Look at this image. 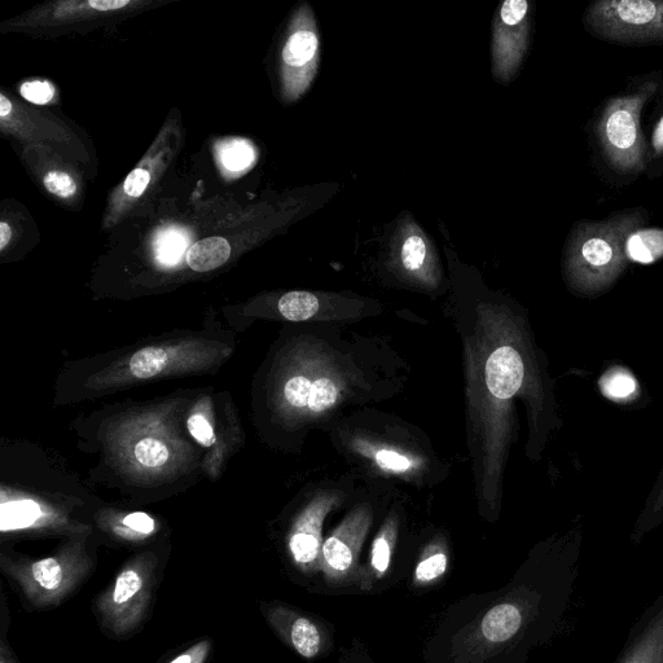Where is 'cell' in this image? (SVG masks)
<instances>
[{
	"label": "cell",
	"instance_id": "1",
	"mask_svg": "<svg viewBox=\"0 0 663 663\" xmlns=\"http://www.w3.org/2000/svg\"><path fill=\"white\" fill-rule=\"evenodd\" d=\"M648 221L644 209H629L603 221H582L573 227L562 257L566 287L579 298L603 296L629 267L627 244Z\"/></svg>",
	"mask_w": 663,
	"mask_h": 663
},
{
	"label": "cell",
	"instance_id": "2",
	"mask_svg": "<svg viewBox=\"0 0 663 663\" xmlns=\"http://www.w3.org/2000/svg\"><path fill=\"white\" fill-rule=\"evenodd\" d=\"M162 577L155 553L127 561L92 601V612L103 634L118 641L138 634L151 616Z\"/></svg>",
	"mask_w": 663,
	"mask_h": 663
},
{
	"label": "cell",
	"instance_id": "3",
	"mask_svg": "<svg viewBox=\"0 0 663 663\" xmlns=\"http://www.w3.org/2000/svg\"><path fill=\"white\" fill-rule=\"evenodd\" d=\"M0 568L26 608L48 610L60 607L89 581L95 562L73 546L42 559L3 556Z\"/></svg>",
	"mask_w": 663,
	"mask_h": 663
},
{
	"label": "cell",
	"instance_id": "4",
	"mask_svg": "<svg viewBox=\"0 0 663 663\" xmlns=\"http://www.w3.org/2000/svg\"><path fill=\"white\" fill-rule=\"evenodd\" d=\"M657 89V79H648L631 92L610 99L600 114L597 140L605 161L618 173L639 174L647 164L641 114Z\"/></svg>",
	"mask_w": 663,
	"mask_h": 663
},
{
	"label": "cell",
	"instance_id": "5",
	"mask_svg": "<svg viewBox=\"0 0 663 663\" xmlns=\"http://www.w3.org/2000/svg\"><path fill=\"white\" fill-rule=\"evenodd\" d=\"M582 23L592 37L613 45H662L663 0H597Z\"/></svg>",
	"mask_w": 663,
	"mask_h": 663
},
{
	"label": "cell",
	"instance_id": "6",
	"mask_svg": "<svg viewBox=\"0 0 663 663\" xmlns=\"http://www.w3.org/2000/svg\"><path fill=\"white\" fill-rule=\"evenodd\" d=\"M530 6L526 0H507L495 17L493 70L502 83L516 77L528 52Z\"/></svg>",
	"mask_w": 663,
	"mask_h": 663
},
{
	"label": "cell",
	"instance_id": "7",
	"mask_svg": "<svg viewBox=\"0 0 663 663\" xmlns=\"http://www.w3.org/2000/svg\"><path fill=\"white\" fill-rule=\"evenodd\" d=\"M259 608L271 630L298 656L314 660L327 648L326 630L301 610L280 601H262Z\"/></svg>",
	"mask_w": 663,
	"mask_h": 663
},
{
	"label": "cell",
	"instance_id": "8",
	"mask_svg": "<svg viewBox=\"0 0 663 663\" xmlns=\"http://www.w3.org/2000/svg\"><path fill=\"white\" fill-rule=\"evenodd\" d=\"M366 529L367 522L362 518L350 520L323 543L320 570L327 582L348 585L360 581L359 551Z\"/></svg>",
	"mask_w": 663,
	"mask_h": 663
},
{
	"label": "cell",
	"instance_id": "9",
	"mask_svg": "<svg viewBox=\"0 0 663 663\" xmlns=\"http://www.w3.org/2000/svg\"><path fill=\"white\" fill-rule=\"evenodd\" d=\"M319 38L313 28L294 30L283 50V63L291 78L294 96L301 95L313 81L318 68Z\"/></svg>",
	"mask_w": 663,
	"mask_h": 663
},
{
	"label": "cell",
	"instance_id": "10",
	"mask_svg": "<svg viewBox=\"0 0 663 663\" xmlns=\"http://www.w3.org/2000/svg\"><path fill=\"white\" fill-rule=\"evenodd\" d=\"M326 509L316 508L298 521L288 540L289 555L301 573L313 574L322 564V522Z\"/></svg>",
	"mask_w": 663,
	"mask_h": 663
},
{
	"label": "cell",
	"instance_id": "11",
	"mask_svg": "<svg viewBox=\"0 0 663 663\" xmlns=\"http://www.w3.org/2000/svg\"><path fill=\"white\" fill-rule=\"evenodd\" d=\"M526 366L524 357L513 346L495 350L486 363V384L498 399H511L524 386Z\"/></svg>",
	"mask_w": 663,
	"mask_h": 663
},
{
	"label": "cell",
	"instance_id": "12",
	"mask_svg": "<svg viewBox=\"0 0 663 663\" xmlns=\"http://www.w3.org/2000/svg\"><path fill=\"white\" fill-rule=\"evenodd\" d=\"M231 257V245L223 237L197 241L187 252V263L193 271L208 272L225 265Z\"/></svg>",
	"mask_w": 663,
	"mask_h": 663
},
{
	"label": "cell",
	"instance_id": "13",
	"mask_svg": "<svg viewBox=\"0 0 663 663\" xmlns=\"http://www.w3.org/2000/svg\"><path fill=\"white\" fill-rule=\"evenodd\" d=\"M394 544V531L386 529L377 537L373 543L371 553L370 572H367L360 578V587L362 590H370L373 583L383 578L388 572L390 562H392Z\"/></svg>",
	"mask_w": 663,
	"mask_h": 663
},
{
	"label": "cell",
	"instance_id": "14",
	"mask_svg": "<svg viewBox=\"0 0 663 663\" xmlns=\"http://www.w3.org/2000/svg\"><path fill=\"white\" fill-rule=\"evenodd\" d=\"M42 509L33 500L3 504L0 528L3 533L33 528L41 520Z\"/></svg>",
	"mask_w": 663,
	"mask_h": 663
},
{
	"label": "cell",
	"instance_id": "15",
	"mask_svg": "<svg viewBox=\"0 0 663 663\" xmlns=\"http://www.w3.org/2000/svg\"><path fill=\"white\" fill-rule=\"evenodd\" d=\"M630 261L652 263L663 256V231L641 230L630 237L627 244Z\"/></svg>",
	"mask_w": 663,
	"mask_h": 663
},
{
	"label": "cell",
	"instance_id": "16",
	"mask_svg": "<svg viewBox=\"0 0 663 663\" xmlns=\"http://www.w3.org/2000/svg\"><path fill=\"white\" fill-rule=\"evenodd\" d=\"M600 390L612 401L626 402L638 393L639 385L626 368L614 367L600 377Z\"/></svg>",
	"mask_w": 663,
	"mask_h": 663
},
{
	"label": "cell",
	"instance_id": "17",
	"mask_svg": "<svg viewBox=\"0 0 663 663\" xmlns=\"http://www.w3.org/2000/svg\"><path fill=\"white\" fill-rule=\"evenodd\" d=\"M278 306L285 319L304 322L318 313L319 300L313 293L291 292L280 298Z\"/></svg>",
	"mask_w": 663,
	"mask_h": 663
},
{
	"label": "cell",
	"instance_id": "18",
	"mask_svg": "<svg viewBox=\"0 0 663 663\" xmlns=\"http://www.w3.org/2000/svg\"><path fill=\"white\" fill-rule=\"evenodd\" d=\"M190 243L188 236L177 228H169L158 234L155 241V253L162 265L173 266L180 261Z\"/></svg>",
	"mask_w": 663,
	"mask_h": 663
},
{
	"label": "cell",
	"instance_id": "19",
	"mask_svg": "<svg viewBox=\"0 0 663 663\" xmlns=\"http://www.w3.org/2000/svg\"><path fill=\"white\" fill-rule=\"evenodd\" d=\"M168 353L162 348L139 350L130 360V371L136 379H151L160 375L168 364Z\"/></svg>",
	"mask_w": 663,
	"mask_h": 663
},
{
	"label": "cell",
	"instance_id": "20",
	"mask_svg": "<svg viewBox=\"0 0 663 663\" xmlns=\"http://www.w3.org/2000/svg\"><path fill=\"white\" fill-rule=\"evenodd\" d=\"M447 566H449V557L441 548L429 551L421 559L415 570V585L428 586L438 581L445 575Z\"/></svg>",
	"mask_w": 663,
	"mask_h": 663
},
{
	"label": "cell",
	"instance_id": "21",
	"mask_svg": "<svg viewBox=\"0 0 663 663\" xmlns=\"http://www.w3.org/2000/svg\"><path fill=\"white\" fill-rule=\"evenodd\" d=\"M429 257V243L421 232H412L402 243V265L407 271L416 272L423 269Z\"/></svg>",
	"mask_w": 663,
	"mask_h": 663
},
{
	"label": "cell",
	"instance_id": "22",
	"mask_svg": "<svg viewBox=\"0 0 663 663\" xmlns=\"http://www.w3.org/2000/svg\"><path fill=\"white\" fill-rule=\"evenodd\" d=\"M256 158L252 144L245 140H230L221 147V161L225 168L240 171L249 168Z\"/></svg>",
	"mask_w": 663,
	"mask_h": 663
},
{
	"label": "cell",
	"instance_id": "23",
	"mask_svg": "<svg viewBox=\"0 0 663 663\" xmlns=\"http://www.w3.org/2000/svg\"><path fill=\"white\" fill-rule=\"evenodd\" d=\"M214 641L208 636L197 639L193 643L184 645L179 651L165 656L158 663H208L212 658Z\"/></svg>",
	"mask_w": 663,
	"mask_h": 663
},
{
	"label": "cell",
	"instance_id": "24",
	"mask_svg": "<svg viewBox=\"0 0 663 663\" xmlns=\"http://www.w3.org/2000/svg\"><path fill=\"white\" fill-rule=\"evenodd\" d=\"M663 521V467L660 474H658L656 482H654L653 489L649 493L647 502L638 521V528L640 531L653 528L654 525L660 524Z\"/></svg>",
	"mask_w": 663,
	"mask_h": 663
},
{
	"label": "cell",
	"instance_id": "25",
	"mask_svg": "<svg viewBox=\"0 0 663 663\" xmlns=\"http://www.w3.org/2000/svg\"><path fill=\"white\" fill-rule=\"evenodd\" d=\"M134 455L144 467L156 468L168 463L170 452L160 439L144 438L136 443Z\"/></svg>",
	"mask_w": 663,
	"mask_h": 663
},
{
	"label": "cell",
	"instance_id": "26",
	"mask_svg": "<svg viewBox=\"0 0 663 663\" xmlns=\"http://www.w3.org/2000/svg\"><path fill=\"white\" fill-rule=\"evenodd\" d=\"M121 537L124 538H148L156 531V521L144 512H134L125 516L121 522Z\"/></svg>",
	"mask_w": 663,
	"mask_h": 663
},
{
	"label": "cell",
	"instance_id": "27",
	"mask_svg": "<svg viewBox=\"0 0 663 663\" xmlns=\"http://www.w3.org/2000/svg\"><path fill=\"white\" fill-rule=\"evenodd\" d=\"M10 626V609H8L7 597L2 588L0 590V663H20L19 657L8 640Z\"/></svg>",
	"mask_w": 663,
	"mask_h": 663
},
{
	"label": "cell",
	"instance_id": "28",
	"mask_svg": "<svg viewBox=\"0 0 663 663\" xmlns=\"http://www.w3.org/2000/svg\"><path fill=\"white\" fill-rule=\"evenodd\" d=\"M338 398L337 386L329 379H319L313 383L311 388L309 408L314 412L328 410L335 405Z\"/></svg>",
	"mask_w": 663,
	"mask_h": 663
},
{
	"label": "cell",
	"instance_id": "29",
	"mask_svg": "<svg viewBox=\"0 0 663 663\" xmlns=\"http://www.w3.org/2000/svg\"><path fill=\"white\" fill-rule=\"evenodd\" d=\"M311 388H313V383L307 377H293L285 384L284 397L289 405L304 408L309 406Z\"/></svg>",
	"mask_w": 663,
	"mask_h": 663
},
{
	"label": "cell",
	"instance_id": "30",
	"mask_svg": "<svg viewBox=\"0 0 663 663\" xmlns=\"http://www.w3.org/2000/svg\"><path fill=\"white\" fill-rule=\"evenodd\" d=\"M45 187L52 195L63 197V199L74 196V193L77 191L76 182H74L69 174L63 173V171H51V173H48L45 178Z\"/></svg>",
	"mask_w": 663,
	"mask_h": 663
},
{
	"label": "cell",
	"instance_id": "31",
	"mask_svg": "<svg viewBox=\"0 0 663 663\" xmlns=\"http://www.w3.org/2000/svg\"><path fill=\"white\" fill-rule=\"evenodd\" d=\"M20 92L28 102L38 105L50 103L55 96L54 86L46 81L25 82Z\"/></svg>",
	"mask_w": 663,
	"mask_h": 663
},
{
	"label": "cell",
	"instance_id": "32",
	"mask_svg": "<svg viewBox=\"0 0 663 663\" xmlns=\"http://www.w3.org/2000/svg\"><path fill=\"white\" fill-rule=\"evenodd\" d=\"M191 436L206 447L214 445L215 434L209 421L203 415H192L187 421Z\"/></svg>",
	"mask_w": 663,
	"mask_h": 663
},
{
	"label": "cell",
	"instance_id": "33",
	"mask_svg": "<svg viewBox=\"0 0 663 663\" xmlns=\"http://www.w3.org/2000/svg\"><path fill=\"white\" fill-rule=\"evenodd\" d=\"M151 182V174L143 168L131 171L129 177L125 180L124 191L129 197H140L144 191L147 190L148 184Z\"/></svg>",
	"mask_w": 663,
	"mask_h": 663
},
{
	"label": "cell",
	"instance_id": "34",
	"mask_svg": "<svg viewBox=\"0 0 663 663\" xmlns=\"http://www.w3.org/2000/svg\"><path fill=\"white\" fill-rule=\"evenodd\" d=\"M377 463L385 469H390V471L405 472L411 467V460H408L403 455L397 454V452L383 450L376 455Z\"/></svg>",
	"mask_w": 663,
	"mask_h": 663
},
{
	"label": "cell",
	"instance_id": "35",
	"mask_svg": "<svg viewBox=\"0 0 663 663\" xmlns=\"http://www.w3.org/2000/svg\"><path fill=\"white\" fill-rule=\"evenodd\" d=\"M130 0H90L89 6L96 11H117L130 6Z\"/></svg>",
	"mask_w": 663,
	"mask_h": 663
},
{
	"label": "cell",
	"instance_id": "36",
	"mask_svg": "<svg viewBox=\"0 0 663 663\" xmlns=\"http://www.w3.org/2000/svg\"><path fill=\"white\" fill-rule=\"evenodd\" d=\"M12 239L11 226L7 222L0 223V250L6 249Z\"/></svg>",
	"mask_w": 663,
	"mask_h": 663
},
{
	"label": "cell",
	"instance_id": "37",
	"mask_svg": "<svg viewBox=\"0 0 663 663\" xmlns=\"http://www.w3.org/2000/svg\"><path fill=\"white\" fill-rule=\"evenodd\" d=\"M12 112V103L3 94H0V117L6 118Z\"/></svg>",
	"mask_w": 663,
	"mask_h": 663
},
{
	"label": "cell",
	"instance_id": "38",
	"mask_svg": "<svg viewBox=\"0 0 663 663\" xmlns=\"http://www.w3.org/2000/svg\"><path fill=\"white\" fill-rule=\"evenodd\" d=\"M654 147L658 151H663V118L661 124L657 127L656 134H654Z\"/></svg>",
	"mask_w": 663,
	"mask_h": 663
}]
</instances>
